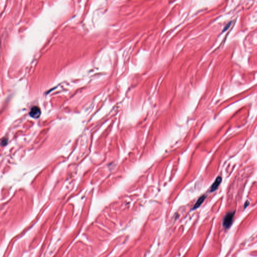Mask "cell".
<instances>
[{
  "instance_id": "obj_2",
  "label": "cell",
  "mask_w": 257,
  "mask_h": 257,
  "mask_svg": "<svg viewBox=\"0 0 257 257\" xmlns=\"http://www.w3.org/2000/svg\"><path fill=\"white\" fill-rule=\"evenodd\" d=\"M29 114L31 117L35 119H38L41 115V110L38 107L34 106L31 109Z\"/></svg>"
},
{
  "instance_id": "obj_1",
  "label": "cell",
  "mask_w": 257,
  "mask_h": 257,
  "mask_svg": "<svg viewBox=\"0 0 257 257\" xmlns=\"http://www.w3.org/2000/svg\"><path fill=\"white\" fill-rule=\"evenodd\" d=\"M234 214V211L230 212L228 213L224 217V219L223 220V226L226 229L230 228V226L232 224Z\"/></svg>"
},
{
  "instance_id": "obj_3",
  "label": "cell",
  "mask_w": 257,
  "mask_h": 257,
  "mask_svg": "<svg viewBox=\"0 0 257 257\" xmlns=\"http://www.w3.org/2000/svg\"><path fill=\"white\" fill-rule=\"evenodd\" d=\"M222 181V178L220 176H218L217 178H216L215 181L212 185L210 188V192H214L217 189L219 186L220 185L221 182Z\"/></svg>"
},
{
  "instance_id": "obj_4",
  "label": "cell",
  "mask_w": 257,
  "mask_h": 257,
  "mask_svg": "<svg viewBox=\"0 0 257 257\" xmlns=\"http://www.w3.org/2000/svg\"><path fill=\"white\" fill-rule=\"evenodd\" d=\"M205 198H206V196H205V195H203V196H202L200 197H199V199L196 201V203L195 204L194 206L193 207V209H195L198 208L200 206V205L202 204V203L203 202V201H204Z\"/></svg>"
}]
</instances>
